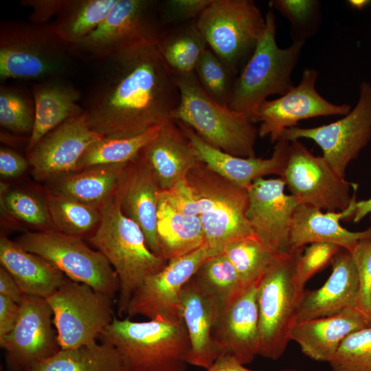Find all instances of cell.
<instances>
[{"instance_id":"cell-1","label":"cell","mask_w":371,"mask_h":371,"mask_svg":"<svg viewBox=\"0 0 371 371\" xmlns=\"http://www.w3.org/2000/svg\"><path fill=\"white\" fill-rule=\"evenodd\" d=\"M157 40L102 58V71L84 109L91 131L106 137H131L172 120L179 91Z\"/></svg>"},{"instance_id":"cell-2","label":"cell","mask_w":371,"mask_h":371,"mask_svg":"<svg viewBox=\"0 0 371 371\" xmlns=\"http://www.w3.org/2000/svg\"><path fill=\"white\" fill-rule=\"evenodd\" d=\"M100 210V221L89 240L117 274L121 315L145 278L164 269L168 261L151 251L141 228L122 212L115 193Z\"/></svg>"},{"instance_id":"cell-3","label":"cell","mask_w":371,"mask_h":371,"mask_svg":"<svg viewBox=\"0 0 371 371\" xmlns=\"http://www.w3.org/2000/svg\"><path fill=\"white\" fill-rule=\"evenodd\" d=\"M99 338L116 348L127 371H186L188 364L190 341L183 319L114 317Z\"/></svg>"},{"instance_id":"cell-4","label":"cell","mask_w":371,"mask_h":371,"mask_svg":"<svg viewBox=\"0 0 371 371\" xmlns=\"http://www.w3.org/2000/svg\"><path fill=\"white\" fill-rule=\"evenodd\" d=\"M175 78L179 102L172 120L187 125L205 142L225 153L242 157H256L258 130L250 117L212 99L194 72L175 75Z\"/></svg>"},{"instance_id":"cell-5","label":"cell","mask_w":371,"mask_h":371,"mask_svg":"<svg viewBox=\"0 0 371 371\" xmlns=\"http://www.w3.org/2000/svg\"><path fill=\"white\" fill-rule=\"evenodd\" d=\"M302 253L300 248L276 256L258 284V355L263 357L278 359L291 341L304 292L297 273Z\"/></svg>"},{"instance_id":"cell-6","label":"cell","mask_w":371,"mask_h":371,"mask_svg":"<svg viewBox=\"0 0 371 371\" xmlns=\"http://www.w3.org/2000/svg\"><path fill=\"white\" fill-rule=\"evenodd\" d=\"M265 19V32L236 76L227 104L254 122L259 106L269 96H281L294 86L291 76L305 44L292 42L289 47L280 48L276 42V16L272 9L267 11Z\"/></svg>"},{"instance_id":"cell-7","label":"cell","mask_w":371,"mask_h":371,"mask_svg":"<svg viewBox=\"0 0 371 371\" xmlns=\"http://www.w3.org/2000/svg\"><path fill=\"white\" fill-rule=\"evenodd\" d=\"M72 47L52 23H8L0 30V79L38 82L59 78L69 70Z\"/></svg>"},{"instance_id":"cell-8","label":"cell","mask_w":371,"mask_h":371,"mask_svg":"<svg viewBox=\"0 0 371 371\" xmlns=\"http://www.w3.org/2000/svg\"><path fill=\"white\" fill-rule=\"evenodd\" d=\"M186 181L198 203L205 245L224 249L234 240L256 235L247 216L248 191L199 161Z\"/></svg>"},{"instance_id":"cell-9","label":"cell","mask_w":371,"mask_h":371,"mask_svg":"<svg viewBox=\"0 0 371 371\" xmlns=\"http://www.w3.org/2000/svg\"><path fill=\"white\" fill-rule=\"evenodd\" d=\"M196 25L208 48L237 76L261 38L266 19L252 0H211Z\"/></svg>"},{"instance_id":"cell-10","label":"cell","mask_w":371,"mask_h":371,"mask_svg":"<svg viewBox=\"0 0 371 371\" xmlns=\"http://www.w3.org/2000/svg\"><path fill=\"white\" fill-rule=\"evenodd\" d=\"M16 242L49 261L72 280L112 297L119 291L117 274L107 259L100 251L90 248L80 236L48 229L25 232Z\"/></svg>"},{"instance_id":"cell-11","label":"cell","mask_w":371,"mask_h":371,"mask_svg":"<svg viewBox=\"0 0 371 371\" xmlns=\"http://www.w3.org/2000/svg\"><path fill=\"white\" fill-rule=\"evenodd\" d=\"M60 347L73 349L96 342L113 319V297L66 278L46 298Z\"/></svg>"},{"instance_id":"cell-12","label":"cell","mask_w":371,"mask_h":371,"mask_svg":"<svg viewBox=\"0 0 371 371\" xmlns=\"http://www.w3.org/2000/svg\"><path fill=\"white\" fill-rule=\"evenodd\" d=\"M281 178L300 203L327 212L346 209L357 184L339 176L323 156H315L300 141L290 142L289 154Z\"/></svg>"},{"instance_id":"cell-13","label":"cell","mask_w":371,"mask_h":371,"mask_svg":"<svg viewBox=\"0 0 371 371\" xmlns=\"http://www.w3.org/2000/svg\"><path fill=\"white\" fill-rule=\"evenodd\" d=\"M359 91L356 106L342 118L316 127L293 126L286 129L280 139L313 140L333 170L345 178L348 164L371 139V85L363 82Z\"/></svg>"},{"instance_id":"cell-14","label":"cell","mask_w":371,"mask_h":371,"mask_svg":"<svg viewBox=\"0 0 371 371\" xmlns=\"http://www.w3.org/2000/svg\"><path fill=\"white\" fill-rule=\"evenodd\" d=\"M158 5L153 0H117L103 21L73 49L102 59L133 45L157 39L163 28Z\"/></svg>"},{"instance_id":"cell-15","label":"cell","mask_w":371,"mask_h":371,"mask_svg":"<svg viewBox=\"0 0 371 371\" xmlns=\"http://www.w3.org/2000/svg\"><path fill=\"white\" fill-rule=\"evenodd\" d=\"M222 251L205 245L169 260L164 269L146 278L135 291L127 307L128 317L142 315L148 319H183L180 308L183 288L208 258Z\"/></svg>"},{"instance_id":"cell-16","label":"cell","mask_w":371,"mask_h":371,"mask_svg":"<svg viewBox=\"0 0 371 371\" xmlns=\"http://www.w3.org/2000/svg\"><path fill=\"white\" fill-rule=\"evenodd\" d=\"M54 326L46 299L24 295L14 328L0 339L9 370L27 371L61 350Z\"/></svg>"},{"instance_id":"cell-17","label":"cell","mask_w":371,"mask_h":371,"mask_svg":"<svg viewBox=\"0 0 371 371\" xmlns=\"http://www.w3.org/2000/svg\"><path fill=\"white\" fill-rule=\"evenodd\" d=\"M318 76L315 69L306 68L297 85L260 104L255 117V122L259 123V137H269L272 143H276L286 129L296 126L301 120L345 115L351 111L349 104H334L318 93L315 87Z\"/></svg>"},{"instance_id":"cell-18","label":"cell","mask_w":371,"mask_h":371,"mask_svg":"<svg viewBox=\"0 0 371 371\" xmlns=\"http://www.w3.org/2000/svg\"><path fill=\"white\" fill-rule=\"evenodd\" d=\"M281 177L260 178L247 190V216L260 241L276 255L290 251L289 238L299 201L285 193Z\"/></svg>"},{"instance_id":"cell-19","label":"cell","mask_w":371,"mask_h":371,"mask_svg":"<svg viewBox=\"0 0 371 371\" xmlns=\"http://www.w3.org/2000/svg\"><path fill=\"white\" fill-rule=\"evenodd\" d=\"M101 137L90 129L85 113L67 120L46 134L29 152L33 175L43 180L78 170L84 153Z\"/></svg>"},{"instance_id":"cell-20","label":"cell","mask_w":371,"mask_h":371,"mask_svg":"<svg viewBox=\"0 0 371 371\" xmlns=\"http://www.w3.org/2000/svg\"><path fill=\"white\" fill-rule=\"evenodd\" d=\"M258 283L246 286L221 311L212 332L221 355H232L243 365L258 355Z\"/></svg>"},{"instance_id":"cell-21","label":"cell","mask_w":371,"mask_h":371,"mask_svg":"<svg viewBox=\"0 0 371 371\" xmlns=\"http://www.w3.org/2000/svg\"><path fill=\"white\" fill-rule=\"evenodd\" d=\"M176 122L191 142L199 160L240 188L248 190L256 179L270 175L281 177L284 173L290 145V142L286 139H280L275 143L269 158L242 157L210 145L189 126Z\"/></svg>"},{"instance_id":"cell-22","label":"cell","mask_w":371,"mask_h":371,"mask_svg":"<svg viewBox=\"0 0 371 371\" xmlns=\"http://www.w3.org/2000/svg\"><path fill=\"white\" fill-rule=\"evenodd\" d=\"M160 192L139 154L125 165L115 194L124 214L141 228L151 251L162 258L157 234Z\"/></svg>"},{"instance_id":"cell-23","label":"cell","mask_w":371,"mask_h":371,"mask_svg":"<svg viewBox=\"0 0 371 371\" xmlns=\"http://www.w3.org/2000/svg\"><path fill=\"white\" fill-rule=\"evenodd\" d=\"M139 155L161 192L186 181L199 161L191 142L174 120L161 126Z\"/></svg>"},{"instance_id":"cell-24","label":"cell","mask_w":371,"mask_h":371,"mask_svg":"<svg viewBox=\"0 0 371 371\" xmlns=\"http://www.w3.org/2000/svg\"><path fill=\"white\" fill-rule=\"evenodd\" d=\"M180 308L190 341L187 362L207 369L221 355L212 336L221 307L192 277L181 291Z\"/></svg>"},{"instance_id":"cell-25","label":"cell","mask_w":371,"mask_h":371,"mask_svg":"<svg viewBox=\"0 0 371 371\" xmlns=\"http://www.w3.org/2000/svg\"><path fill=\"white\" fill-rule=\"evenodd\" d=\"M331 264V274L322 286L315 290H304L297 322L357 308L359 276L352 254L342 248Z\"/></svg>"},{"instance_id":"cell-26","label":"cell","mask_w":371,"mask_h":371,"mask_svg":"<svg viewBox=\"0 0 371 371\" xmlns=\"http://www.w3.org/2000/svg\"><path fill=\"white\" fill-rule=\"evenodd\" d=\"M368 327L369 317L357 308H350L333 315L295 323L290 339L310 359L329 363L345 338Z\"/></svg>"},{"instance_id":"cell-27","label":"cell","mask_w":371,"mask_h":371,"mask_svg":"<svg viewBox=\"0 0 371 371\" xmlns=\"http://www.w3.org/2000/svg\"><path fill=\"white\" fill-rule=\"evenodd\" d=\"M356 196L342 211L324 212L304 204L296 208L290 233L289 249L302 248L307 244L324 243L336 245L352 252L358 242L371 238V227L361 232H352L342 227L341 220H352Z\"/></svg>"},{"instance_id":"cell-28","label":"cell","mask_w":371,"mask_h":371,"mask_svg":"<svg viewBox=\"0 0 371 371\" xmlns=\"http://www.w3.org/2000/svg\"><path fill=\"white\" fill-rule=\"evenodd\" d=\"M32 92L35 119L27 146L28 153L49 132L85 112L78 103L80 91L61 78L38 82L32 87Z\"/></svg>"},{"instance_id":"cell-29","label":"cell","mask_w":371,"mask_h":371,"mask_svg":"<svg viewBox=\"0 0 371 371\" xmlns=\"http://www.w3.org/2000/svg\"><path fill=\"white\" fill-rule=\"evenodd\" d=\"M0 261L24 295L46 298L66 278L49 261L5 236L0 239Z\"/></svg>"},{"instance_id":"cell-30","label":"cell","mask_w":371,"mask_h":371,"mask_svg":"<svg viewBox=\"0 0 371 371\" xmlns=\"http://www.w3.org/2000/svg\"><path fill=\"white\" fill-rule=\"evenodd\" d=\"M157 234L161 257L169 261L205 245L199 216L186 214L173 207L160 192Z\"/></svg>"},{"instance_id":"cell-31","label":"cell","mask_w":371,"mask_h":371,"mask_svg":"<svg viewBox=\"0 0 371 371\" xmlns=\"http://www.w3.org/2000/svg\"><path fill=\"white\" fill-rule=\"evenodd\" d=\"M126 164L94 166L62 177L53 194L100 209L116 192Z\"/></svg>"},{"instance_id":"cell-32","label":"cell","mask_w":371,"mask_h":371,"mask_svg":"<svg viewBox=\"0 0 371 371\" xmlns=\"http://www.w3.org/2000/svg\"><path fill=\"white\" fill-rule=\"evenodd\" d=\"M159 54L174 75L194 72L202 53L208 47L196 20L163 27L157 40Z\"/></svg>"},{"instance_id":"cell-33","label":"cell","mask_w":371,"mask_h":371,"mask_svg":"<svg viewBox=\"0 0 371 371\" xmlns=\"http://www.w3.org/2000/svg\"><path fill=\"white\" fill-rule=\"evenodd\" d=\"M27 371H127L124 362L110 344L96 342L60 350Z\"/></svg>"},{"instance_id":"cell-34","label":"cell","mask_w":371,"mask_h":371,"mask_svg":"<svg viewBox=\"0 0 371 371\" xmlns=\"http://www.w3.org/2000/svg\"><path fill=\"white\" fill-rule=\"evenodd\" d=\"M117 0H66L52 23L60 38L71 47L90 34L106 17Z\"/></svg>"},{"instance_id":"cell-35","label":"cell","mask_w":371,"mask_h":371,"mask_svg":"<svg viewBox=\"0 0 371 371\" xmlns=\"http://www.w3.org/2000/svg\"><path fill=\"white\" fill-rule=\"evenodd\" d=\"M161 126L155 127L135 136L124 137H101L91 144L78 164V170L91 167L126 164L134 159L142 150L158 134Z\"/></svg>"},{"instance_id":"cell-36","label":"cell","mask_w":371,"mask_h":371,"mask_svg":"<svg viewBox=\"0 0 371 371\" xmlns=\"http://www.w3.org/2000/svg\"><path fill=\"white\" fill-rule=\"evenodd\" d=\"M223 253L245 286L258 283L276 256L256 236L227 244Z\"/></svg>"},{"instance_id":"cell-37","label":"cell","mask_w":371,"mask_h":371,"mask_svg":"<svg viewBox=\"0 0 371 371\" xmlns=\"http://www.w3.org/2000/svg\"><path fill=\"white\" fill-rule=\"evenodd\" d=\"M193 278L216 301L221 311L246 287L223 251L208 258Z\"/></svg>"},{"instance_id":"cell-38","label":"cell","mask_w":371,"mask_h":371,"mask_svg":"<svg viewBox=\"0 0 371 371\" xmlns=\"http://www.w3.org/2000/svg\"><path fill=\"white\" fill-rule=\"evenodd\" d=\"M46 203L55 229L67 234L81 237L96 229L100 221L99 208L64 196L52 193Z\"/></svg>"},{"instance_id":"cell-39","label":"cell","mask_w":371,"mask_h":371,"mask_svg":"<svg viewBox=\"0 0 371 371\" xmlns=\"http://www.w3.org/2000/svg\"><path fill=\"white\" fill-rule=\"evenodd\" d=\"M269 6L288 20L292 42L305 43L319 31L322 21L319 0H271Z\"/></svg>"},{"instance_id":"cell-40","label":"cell","mask_w":371,"mask_h":371,"mask_svg":"<svg viewBox=\"0 0 371 371\" xmlns=\"http://www.w3.org/2000/svg\"><path fill=\"white\" fill-rule=\"evenodd\" d=\"M194 72L204 91L216 102L227 106L236 76L210 48L201 55Z\"/></svg>"},{"instance_id":"cell-41","label":"cell","mask_w":371,"mask_h":371,"mask_svg":"<svg viewBox=\"0 0 371 371\" xmlns=\"http://www.w3.org/2000/svg\"><path fill=\"white\" fill-rule=\"evenodd\" d=\"M35 106L23 92L14 88L1 86V126L16 133L31 134L34 124Z\"/></svg>"},{"instance_id":"cell-42","label":"cell","mask_w":371,"mask_h":371,"mask_svg":"<svg viewBox=\"0 0 371 371\" xmlns=\"http://www.w3.org/2000/svg\"><path fill=\"white\" fill-rule=\"evenodd\" d=\"M1 208L10 216L43 230L55 229L46 202L21 190L1 188Z\"/></svg>"},{"instance_id":"cell-43","label":"cell","mask_w":371,"mask_h":371,"mask_svg":"<svg viewBox=\"0 0 371 371\" xmlns=\"http://www.w3.org/2000/svg\"><path fill=\"white\" fill-rule=\"evenodd\" d=\"M329 364L331 371H371V327L345 338Z\"/></svg>"},{"instance_id":"cell-44","label":"cell","mask_w":371,"mask_h":371,"mask_svg":"<svg viewBox=\"0 0 371 371\" xmlns=\"http://www.w3.org/2000/svg\"><path fill=\"white\" fill-rule=\"evenodd\" d=\"M350 253L359 276L357 307L371 320V238L360 240Z\"/></svg>"},{"instance_id":"cell-45","label":"cell","mask_w":371,"mask_h":371,"mask_svg":"<svg viewBox=\"0 0 371 371\" xmlns=\"http://www.w3.org/2000/svg\"><path fill=\"white\" fill-rule=\"evenodd\" d=\"M342 248L333 244L315 243L310 244L303 251L297 265V273L303 284L331 263Z\"/></svg>"},{"instance_id":"cell-46","label":"cell","mask_w":371,"mask_h":371,"mask_svg":"<svg viewBox=\"0 0 371 371\" xmlns=\"http://www.w3.org/2000/svg\"><path fill=\"white\" fill-rule=\"evenodd\" d=\"M211 0H165L159 1L158 12L163 25L196 20Z\"/></svg>"},{"instance_id":"cell-47","label":"cell","mask_w":371,"mask_h":371,"mask_svg":"<svg viewBox=\"0 0 371 371\" xmlns=\"http://www.w3.org/2000/svg\"><path fill=\"white\" fill-rule=\"evenodd\" d=\"M65 2L66 0H25L21 4L32 8L30 16L31 23L46 24L53 16L56 18Z\"/></svg>"},{"instance_id":"cell-48","label":"cell","mask_w":371,"mask_h":371,"mask_svg":"<svg viewBox=\"0 0 371 371\" xmlns=\"http://www.w3.org/2000/svg\"><path fill=\"white\" fill-rule=\"evenodd\" d=\"M28 160L16 152L1 148L0 174L4 178H14L21 175L29 166Z\"/></svg>"},{"instance_id":"cell-49","label":"cell","mask_w":371,"mask_h":371,"mask_svg":"<svg viewBox=\"0 0 371 371\" xmlns=\"http://www.w3.org/2000/svg\"><path fill=\"white\" fill-rule=\"evenodd\" d=\"M20 312V304L0 295V339L14 328Z\"/></svg>"},{"instance_id":"cell-50","label":"cell","mask_w":371,"mask_h":371,"mask_svg":"<svg viewBox=\"0 0 371 371\" xmlns=\"http://www.w3.org/2000/svg\"><path fill=\"white\" fill-rule=\"evenodd\" d=\"M0 295L20 304L24 296L17 282L3 267L0 268Z\"/></svg>"},{"instance_id":"cell-51","label":"cell","mask_w":371,"mask_h":371,"mask_svg":"<svg viewBox=\"0 0 371 371\" xmlns=\"http://www.w3.org/2000/svg\"><path fill=\"white\" fill-rule=\"evenodd\" d=\"M207 371H254L247 369L236 358L227 354L221 355ZM282 371H304L297 370H284Z\"/></svg>"},{"instance_id":"cell-52","label":"cell","mask_w":371,"mask_h":371,"mask_svg":"<svg viewBox=\"0 0 371 371\" xmlns=\"http://www.w3.org/2000/svg\"><path fill=\"white\" fill-rule=\"evenodd\" d=\"M355 212L352 218L354 223H358L366 216L371 213V197L366 200L356 201L354 205Z\"/></svg>"},{"instance_id":"cell-53","label":"cell","mask_w":371,"mask_h":371,"mask_svg":"<svg viewBox=\"0 0 371 371\" xmlns=\"http://www.w3.org/2000/svg\"><path fill=\"white\" fill-rule=\"evenodd\" d=\"M350 6L356 9H362L368 3V1L366 0H352L348 1Z\"/></svg>"},{"instance_id":"cell-54","label":"cell","mask_w":371,"mask_h":371,"mask_svg":"<svg viewBox=\"0 0 371 371\" xmlns=\"http://www.w3.org/2000/svg\"><path fill=\"white\" fill-rule=\"evenodd\" d=\"M369 215H370V219L371 221V213Z\"/></svg>"}]
</instances>
